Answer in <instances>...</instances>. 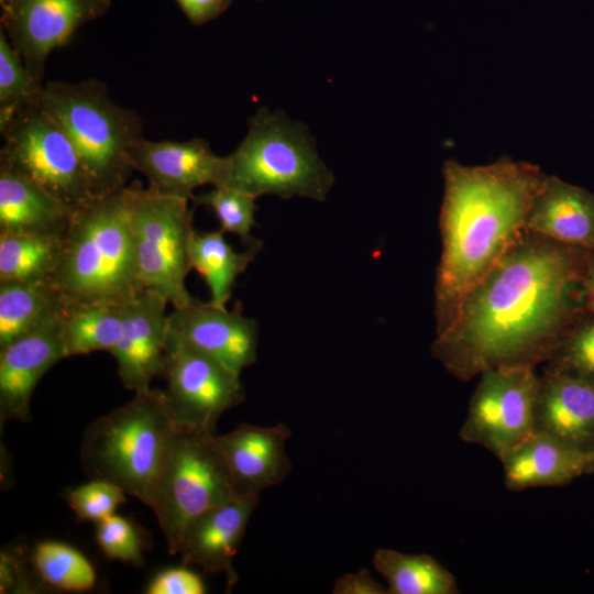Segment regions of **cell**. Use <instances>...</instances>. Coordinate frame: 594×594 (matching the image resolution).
I'll use <instances>...</instances> for the list:
<instances>
[{
  "instance_id": "cell-36",
  "label": "cell",
  "mask_w": 594,
  "mask_h": 594,
  "mask_svg": "<svg viewBox=\"0 0 594 594\" xmlns=\"http://www.w3.org/2000/svg\"><path fill=\"white\" fill-rule=\"evenodd\" d=\"M333 594H388L387 588L376 582L366 569L345 573L333 585Z\"/></svg>"
},
{
  "instance_id": "cell-26",
  "label": "cell",
  "mask_w": 594,
  "mask_h": 594,
  "mask_svg": "<svg viewBox=\"0 0 594 594\" xmlns=\"http://www.w3.org/2000/svg\"><path fill=\"white\" fill-rule=\"evenodd\" d=\"M122 306L111 302L66 306L61 326L65 358L110 352L121 336Z\"/></svg>"
},
{
  "instance_id": "cell-13",
  "label": "cell",
  "mask_w": 594,
  "mask_h": 594,
  "mask_svg": "<svg viewBox=\"0 0 594 594\" xmlns=\"http://www.w3.org/2000/svg\"><path fill=\"white\" fill-rule=\"evenodd\" d=\"M167 340L207 354L241 375L256 362L258 324L241 307L229 311L193 297L168 315Z\"/></svg>"
},
{
  "instance_id": "cell-30",
  "label": "cell",
  "mask_w": 594,
  "mask_h": 594,
  "mask_svg": "<svg viewBox=\"0 0 594 594\" xmlns=\"http://www.w3.org/2000/svg\"><path fill=\"white\" fill-rule=\"evenodd\" d=\"M255 199L234 189L213 187L208 193L194 195L191 201L215 212L220 221V231L237 234L245 249L258 252L262 242L252 235V229L256 226Z\"/></svg>"
},
{
  "instance_id": "cell-8",
  "label": "cell",
  "mask_w": 594,
  "mask_h": 594,
  "mask_svg": "<svg viewBox=\"0 0 594 594\" xmlns=\"http://www.w3.org/2000/svg\"><path fill=\"white\" fill-rule=\"evenodd\" d=\"M127 196L140 287L160 293L174 308L185 306L193 298L185 284L195 232L189 200L139 184L127 186Z\"/></svg>"
},
{
  "instance_id": "cell-1",
  "label": "cell",
  "mask_w": 594,
  "mask_h": 594,
  "mask_svg": "<svg viewBox=\"0 0 594 594\" xmlns=\"http://www.w3.org/2000/svg\"><path fill=\"white\" fill-rule=\"evenodd\" d=\"M586 252L525 229L436 333L432 358L462 382L498 366L544 364L588 310Z\"/></svg>"
},
{
  "instance_id": "cell-10",
  "label": "cell",
  "mask_w": 594,
  "mask_h": 594,
  "mask_svg": "<svg viewBox=\"0 0 594 594\" xmlns=\"http://www.w3.org/2000/svg\"><path fill=\"white\" fill-rule=\"evenodd\" d=\"M479 377L459 436L499 460L536 431L540 377L525 365L490 369Z\"/></svg>"
},
{
  "instance_id": "cell-25",
  "label": "cell",
  "mask_w": 594,
  "mask_h": 594,
  "mask_svg": "<svg viewBox=\"0 0 594 594\" xmlns=\"http://www.w3.org/2000/svg\"><path fill=\"white\" fill-rule=\"evenodd\" d=\"M374 569L387 581L388 594H459L454 575L429 554L380 548Z\"/></svg>"
},
{
  "instance_id": "cell-15",
  "label": "cell",
  "mask_w": 594,
  "mask_h": 594,
  "mask_svg": "<svg viewBox=\"0 0 594 594\" xmlns=\"http://www.w3.org/2000/svg\"><path fill=\"white\" fill-rule=\"evenodd\" d=\"M168 300L160 293L143 288L122 306L121 336L110 351L127 389L150 388L162 375L167 346Z\"/></svg>"
},
{
  "instance_id": "cell-22",
  "label": "cell",
  "mask_w": 594,
  "mask_h": 594,
  "mask_svg": "<svg viewBox=\"0 0 594 594\" xmlns=\"http://www.w3.org/2000/svg\"><path fill=\"white\" fill-rule=\"evenodd\" d=\"M75 207L0 166V232L64 235Z\"/></svg>"
},
{
  "instance_id": "cell-16",
  "label": "cell",
  "mask_w": 594,
  "mask_h": 594,
  "mask_svg": "<svg viewBox=\"0 0 594 594\" xmlns=\"http://www.w3.org/2000/svg\"><path fill=\"white\" fill-rule=\"evenodd\" d=\"M63 311L0 349L1 425L10 419L31 420V397L36 384L65 359L61 337Z\"/></svg>"
},
{
  "instance_id": "cell-38",
  "label": "cell",
  "mask_w": 594,
  "mask_h": 594,
  "mask_svg": "<svg viewBox=\"0 0 594 594\" xmlns=\"http://www.w3.org/2000/svg\"><path fill=\"white\" fill-rule=\"evenodd\" d=\"M583 283L587 309L594 312V248L587 249L586 252Z\"/></svg>"
},
{
  "instance_id": "cell-24",
  "label": "cell",
  "mask_w": 594,
  "mask_h": 594,
  "mask_svg": "<svg viewBox=\"0 0 594 594\" xmlns=\"http://www.w3.org/2000/svg\"><path fill=\"white\" fill-rule=\"evenodd\" d=\"M256 253L248 249L244 252H235L220 230L209 232L195 230L189 246L190 266L207 284L211 305L227 308L238 276L248 268Z\"/></svg>"
},
{
  "instance_id": "cell-20",
  "label": "cell",
  "mask_w": 594,
  "mask_h": 594,
  "mask_svg": "<svg viewBox=\"0 0 594 594\" xmlns=\"http://www.w3.org/2000/svg\"><path fill=\"white\" fill-rule=\"evenodd\" d=\"M525 229L563 244L594 248V194L546 175L531 201Z\"/></svg>"
},
{
  "instance_id": "cell-9",
  "label": "cell",
  "mask_w": 594,
  "mask_h": 594,
  "mask_svg": "<svg viewBox=\"0 0 594 594\" xmlns=\"http://www.w3.org/2000/svg\"><path fill=\"white\" fill-rule=\"evenodd\" d=\"M0 166L33 180L70 206L94 198L77 153L63 130L36 106L0 123Z\"/></svg>"
},
{
  "instance_id": "cell-18",
  "label": "cell",
  "mask_w": 594,
  "mask_h": 594,
  "mask_svg": "<svg viewBox=\"0 0 594 594\" xmlns=\"http://www.w3.org/2000/svg\"><path fill=\"white\" fill-rule=\"evenodd\" d=\"M257 503V494H238L191 521L183 534L177 553L183 563L198 565L207 573H223L228 587L234 585L238 575L233 558Z\"/></svg>"
},
{
  "instance_id": "cell-4",
  "label": "cell",
  "mask_w": 594,
  "mask_h": 594,
  "mask_svg": "<svg viewBox=\"0 0 594 594\" xmlns=\"http://www.w3.org/2000/svg\"><path fill=\"white\" fill-rule=\"evenodd\" d=\"M66 134L86 174L94 197L128 185L134 170L129 150L142 134V120L118 106L106 85L96 79L44 84L36 105Z\"/></svg>"
},
{
  "instance_id": "cell-11",
  "label": "cell",
  "mask_w": 594,
  "mask_h": 594,
  "mask_svg": "<svg viewBox=\"0 0 594 594\" xmlns=\"http://www.w3.org/2000/svg\"><path fill=\"white\" fill-rule=\"evenodd\" d=\"M164 394L180 426L216 431L219 417L244 402L240 375L199 351L168 341Z\"/></svg>"
},
{
  "instance_id": "cell-5",
  "label": "cell",
  "mask_w": 594,
  "mask_h": 594,
  "mask_svg": "<svg viewBox=\"0 0 594 594\" xmlns=\"http://www.w3.org/2000/svg\"><path fill=\"white\" fill-rule=\"evenodd\" d=\"M177 427L164 391L135 392L86 429L82 468L91 479L112 482L147 505Z\"/></svg>"
},
{
  "instance_id": "cell-31",
  "label": "cell",
  "mask_w": 594,
  "mask_h": 594,
  "mask_svg": "<svg viewBox=\"0 0 594 594\" xmlns=\"http://www.w3.org/2000/svg\"><path fill=\"white\" fill-rule=\"evenodd\" d=\"M544 369L594 386V312L585 311L568 330Z\"/></svg>"
},
{
  "instance_id": "cell-39",
  "label": "cell",
  "mask_w": 594,
  "mask_h": 594,
  "mask_svg": "<svg viewBox=\"0 0 594 594\" xmlns=\"http://www.w3.org/2000/svg\"><path fill=\"white\" fill-rule=\"evenodd\" d=\"M586 475H594V460L592 461Z\"/></svg>"
},
{
  "instance_id": "cell-17",
  "label": "cell",
  "mask_w": 594,
  "mask_h": 594,
  "mask_svg": "<svg viewBox=\"0 0 594 594\" xmlns=\"http://www.w3.org/2000/svg\"><path fill=\"white\" fill-rule=\"evenodd\" d=\"M290 429L283 422L261 427L242 424L215 436L238 494H260L283 482L292 464L286 453Z\"/></svg>"
},
{
  "instance_id": "cell-35",
  "label": "cell",
  "mask_w": 594,
  "mask_h": 594,
  "mask_svg": "<svg viewBox=\"0 0 594 594\" xmlns=\"http://www.w3.org/2000/svg\"><path fill=\"white\" fill-rule=\"evenodd\" d=\"M188 21L206 24L224 13L234 0H175Z\"/></svg>"
},
{
  "instance_id": "cell-29",
  "label": "cell",
  "mask_w": 594,
  "mask_h": 594,
  "mask_svg": "<svg viewBox=\"0 0 594 594\" xmlns=\"http://www.w3.org/2000/svg\"><path fill=\"white\" fill-rule=\"evenodd\" d=\"M43 86L25 67L0 26V123L16 111L35 106Z\"/></svg>"
},
{
  "instance_id": "cell-2",
  "label": "cell",
  "mask_w": 594,
  "mask_h": 594,
  "mask_svg": "<svg viewBox=\"0 0 594 594\" xmlns=\"http://www.w3.org/2000/svg\"><path fill=\"white\" fill-rule=\"evenodd\" d=\"M442 175L436 333L451 323L464 296L524 232L531 201L546 177L537 165L507 156L480 166L449 160Z\"/></svg>"
},
{
  "instance_id": "cell-34",
  "label": "cell",
  "mask_w": 594,
  "mask_h": 594,
  "mask_svg": "<svg viewBox=\"0 0 594 594\" xmlns=\"http://www.w3.org/2000/svg\"><path fill=\"white\" fill-rule=\"evenodd\" d=\"M205 583L199 574L185 568H170L157 573L146 587V594H204Z\"/></svg>"
},
{
  "instance_id": "cell-21",
  "label": "cell",
  "mask_w": 594,
  "mask_h": 594,
  "mask_svg": "<svg viewBox=\"0 0 594 594\" xmlns=\"http://www.w3.org/2000/svg\"><path fill=\"white\" fill-rule=\"evenodd\" d=\"M593 460L594 457L539 431L499 459L504 483L510 492L568 485L586 475Z\"/></svg>"
},
{
  "instance_id": "cell-32",
  "label": "cell",
  "mask_w": 594,
  "mask_h": 594,
  "mask_svg": "<svg viewBox=\"0 0 594 594\" xmlns=\"http://www.w3.org/2000/svg\"><path fill=\"white\" fill-rule=\"evenodd\" d=\"M125 494L112 482L92 479L69 491L67 502L78 519L99 522L114 514Z\"/></svg>"
},
{
  "instance_id": "cell-19",
  "label": "cell",
  "mask_w": 594,
  "mask_h": 594,
  "mask_svg": "<svg viewBox=\"0 0 594 594\" xmlns=\"http://www.w3.org/2000/svg\"><path fill=\"white\" fill-rule=\"evenodd\" d=\"M539 377L536 431L594 457V386L544 367Z\"/></svg>"
},
{
  "instance_id": "cell-23",
  "label": "cell",
  "mask_w": 594,
  "mask_h": 594,
  "mask_svg": "<svg viewBox=\"0 0 594 594\" xmlns=\"http://www.w3.org/2000/svg\"><path fill=\"white\" fill-rule=\"evenodd\" d=\"M65 307L53 278L0 283V349L35 330Z\"/></svg>"
},
{
  "instance_id": "cell-33",
  "label": "cell",
  "mask_w": 594,
  "mask_h": 594,
  "mask_svg": "<svg viewBox=\"0 0 594 594\" xmlns=\"http://www.w3.org/2000/svg\"><path fill=\"white\" fill-rule=\"evenodd\" d=\"M97 542L107 558L141 565L143 539L136 526L120 515H111L97 522Z\"/></svg>"
},
{
  "instance_id": "cell-28",
  "label": "cell",
  "mask_w": 594,
  "mask_h": 594,
  "mask_svg": "<svg viewBox=\"0 0 594 594\" xmlns=\"http://www.w3.org/2000/svg\"><path fill=\"white\" fill-rule=\"evenodd\" d=\"M33 564L40 578L56 588L82 592L96 583V572L89 560L59 541L40 542L33 552Z\"/></svg>"
},
{
  "instance_id": "cell-6",
  "label": "cell",
  "mask_w": 594,
  "mask_h": 594,
  "mask_svg": "<svg viewBox=\"0 0 594 594\" xmlns=\"http://www.w3.org/2000/svg\"><path fill=\"white\" fill-rule=\"evenodd\" d=\"M227 157V176L220 187L254 198L276 195L322 201L334 182L307 128L266 108L249 120L246 136Z\"/></svg>"
},
{
  "instance_id": "cell-27",
  "label": "cell",
  "mask_w": 594,
  "mask_h": 594,
  "mask_svg": "<svg viewBox=\"0 0 594 594\" xmlns=\"http://www.w3.org/2000/svg\"><path fill=\"white\" fill-rule=\"evenodd\" d=\"M64 235L0 232V283L53 278Z\"/></svg>"
},
{
  "instance_id": "cell-7",
  "label": "cell",
  "mask_w": 594,
  "mask_h": 594,
  "mask_svg": "<svg viewBox=\"0 0 594 594\" xmlns=\"http://www.w3.org/2000/svg\"><path fill=\"white\" fill-rule=\"evenodd\" d=\"M216 431L178 425L153 486V510L170 554L201 514L238 495L215 441Z\"/></svg>"
},
{
  "instance_id": "cell-3",
  "label": "cell",
  "mask_w": 594,
  "mask_h": 594,
  "mask_svg": "<svg viewBox=\"0 0 594 594\" xmlns=\"http://www.w3.org/2000/svg\"><path fill=\"white\" fill-rule=\"evenodd\" d=\"M127 186L75 207L53 276L66 306L123 305L142 289Z\"/></svg>"
},
{
  "instance_id": "cell-12",
  "label": "cell",
  "mask_w": 594,
  "mask_h": 594,
  "mask_svg": "<svg viewBox=\"0 0 594 594\" xmlns=\"http://www.w3.org/2000/svg\"><path fill=\"white\" fill-rule=\"evenodd\" d=\"M112 0H0V24L25 67L43 81L50 54L86 23L103 16Z\"/></svg>"
},
{
  "instance_id": "cell-37",
  "label": "cell",
  "mask_w": 594,
  "mask_h": 594,
  "mask_svg": "<svg viewBox=\"0 0 594 594\" xmlns=\"http://www.w3.org/2000/svg\"><path fill=\"white\" fill-rule=\"evenodd\" d=\"M14 554L15 553L8 551L1 552V593L7 592L8 590L30 588L29 582L26 581V574L23 573V562Z\"/></svg>"
},
{
  "instance_id": "cell-14",
  "label": "cell",
  "mask_w": 594,
  "mask_h": 594,
  "mask_svg": "<svg viewBox=\"0 0 594 594\" xmlns=\"http://www.w3.org/2000/svg\"><path fill=\"white\" fill-rule=\"evenodd\" d=\"M128 156L132 168L146 177L147 189L188 200L199 186H222L228 170V157L216 155L209 143L198 138L154 142L142 136Z\"/></svg>"
}]
</instances>
